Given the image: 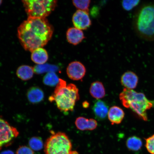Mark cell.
Returning <instances> with one entry per match:
<instances>
[{
	"mask_svg": "<svg viewBox=\"0 0 154 154\" xmlns=\"http://www.w3.org/2000/svg\"><path fill=\"white\" fill-rule=\"evenodd\" d=\"M53 26L47 19L28 17L18 28V36L21 45L30 52L43 48L52 36Z\"/></svg>",
	"mask_w": 154,
	"mask_h": 154,
	"instance_id": "obj_1",
	"label": "cell"
},
{
	"mask_svg": "<svg viewBox=\"0 0 154 154\" xmlns=\"http://www.w3.org/2000/svg\"><path fill=\"white\" fill-rule=\"evenodd\" d=\"M79 90L75 85L67 84L66 82L59 79L54 93L49 98L51 102L54 101L58 109L63 112L74 110L76 103L79 99Z\"/></svg>",
	"mask_w": 154,
	"mask_h": 154,
	"instance_id": "obj_2",
	"label": "cell"
},
{
	"mask_svg": "<svg viewBox=\"0 0 154 154\" xmlns=\"http://www.w3.org/2000/svg\"><path fill=\"white\" fill-rule=\"evenodd\" d=\"M120 99L125 107L132 109L142 120H148L147 111L154 105L144 94L125 88L120 94Z\"/></svg>",
	"mask_w": 154,
	"mask_h": 154,
	"instance_id": "obj_3",
	"label": "cell"
},
{
	"mask_svg": "<svg viewBox=\"0 0 154 154\" xmlns=\"http://www.w3.org/2000/svg\"><path fill=\"white\" fill-rule=\"evenodd\" d=\"M22 2L28 17L30 18H46L57 5L55 0H26Z\"/></svg>",
	"mask_w": 154,
	"mask_h": 154,
	"instance_id": "obj_4",
	"label": "cell"
},
{
	"mask_svg": "<svg viewBox=\"0 0 154 154\" xmlns=\"http://www.w3.org/2000/svg\"><path fill=\"white\" fill-rule=\"evenodd\" d=\"M45 154H70L72 144L64 133L58 132L51 135L44 145Z\"/></svg>",
	"mask_w": 154,
	"mask_h": 154,
	"instance_id": "obj_5",
	"label": "cell"
},
{
	"mask_svg": "<svg viewBox=\"0 0 154 154\" xmlns=\"http://www.w3.org/2000/svg\"><path fill=\"white\" fill-rule=\"evenodd\" d=\"M136 26L140 34L144 37L154 38V6H146L138 15Z\"/></svg>",
	"mask_w": 154,
	"mask_h": 154,
	"instance_id": "obj_6",
	"label": "cell"
},
{
	"mask_svg": "<svg viewBox=\"0 0 154 154\" xmlns=\"http://www.w3.org/2000/svg\"><path fill=\"white\" fill-rule=\"evenodd\" d=\"M19 132L16 128L0 117V150L7 147L18 137Z\"/></svg>",
	"mask_w": 154,
	"mask_h": 154,
	"instance_id": "obj_7",
	"label": "cell"
},
{
	"mask_svg": "<svg viewBox=\"0 0 154 154\" xmlns=\"http://www.w3.org/2000/svg\"><path fill=\"white\" fill-rule=\"evenodd\" d=\"M72 22L75 28L82 30L87 29L91 25L88 12L79 10L73 15Z\"/></svg>",
	"mask_w": 154,
	"mask_h": 154,
	"instance_id": "obj_8",
	"label": "cell"
},
{
	"mask_svg": "<svg viewBox=\"0 0 154 154\" xmlns=\"http://www.w3.org/2000/svg\"><path fill=\"white\" fill-rule=\"evenodd\" d=\"M67 76L73 80L82 79L85 76L86 69L82 63L78 61H73L68 65L66 69Z\"/></svg>",
	"mask_w": 154,
	"mask_h": 154,
	"instance_id": "obj_9",
	"label": "cell"
},
{
	"mask_svg": "<svg viewBox=\"0 0 154 154\" xmlns=\"http://www.w3.org/2000/svg\"><path fill=\"white\" fill-rule=\"evenodd\" d=\"M138 82V76L135 73L131 71L125 72L121 77V84L127 89L133 90L136 88Z\"/></svg>",
	"mask_w": 154,
	"mask_h": 154,
	"instance_id": "obj_10",
	"label": "cell"
},
{
	"mask_svg": "<svg viewBox=\"0 0 154 154\" xmlns=\"http://www.w3.org/2000/svg\"><path fill=\"white\" fill-rule=\"evenodd\" d=\"M92 110L97 120H104L109 112V107L105 102L100 100H97L94 103Z\"/></svg>",
	"mask_w": 154,
	"mask_h": 154,
	"instance_id": "obj_11",
	"label": "cell"
},
{
	"mask_svg": "<svg viewBox=\"0 0 154 154\" xmlns=\"http://www.w3.org/2000/svg\"><path fill=\"white\" fill-rule=\"evenodd\" d=\"M66 36L69 43L74 45H78L85 38L82 30L75 27L69 28L67 31Z\"/></svg>",
	"mask_w": 154,
	"mask_h": 154,
	"instance_id": "obj_12",
	"label": "cell"
},
{
	"mask_svg": "<svg viewBox=\"0 0 154 154\" xmlns=\"http://www.w3.org/2000/svg\"><path fill=\"white\" fill-rule=\"evenodd\" d=\"M77 128L81 131L93 130L97 128V121L94 119H88L84 117H78L75 122Z\"/></svg>",
	"mask_w": 154,
	"mask_h": 154,
	"instance_id": "obj_13",
	"label": "cell"
},
{
	"mask_svg": "<svg viewBox=\"0 0 154 154\" xmlns=\"http://www.w3.org/2000/svg\"><path fill=\"white\" fill-rule=\"evenodd\" d=\"M125 115L124 112L121 108L115 106L109 109L108 117L112 124H119L122 122Z\"/></svg>",
	"mask_w": 154,
	"mask_h": 154,
	"instance_id": "obj_14",
	"label": "cell"
},
{
	"mask_svg": "<svg viewBox=\"0 0 154 154\" xmlns=\"http://www.w3.org/2000/svg\"><path fill=\"white\" fill-rule=\"evenodd\" d=\"M31 53V59L34 63L38 65H42L47 62L49 57L48 54L43 48H37Z\"/></svg>",
	"mask_w": 154,
	"mask_h": 154,
	"instance_id": "obj_15",
	"label": "cell"
},
{
	"mask_svg": "<svg viewBox=\"0 0 154 154\" xmlns=\"http://www.w3.org/2000/svg\"><path fill=\"white\" fill-rule=\"evenodd\" d=\"M90 92L92 97L97 100L103 98L106 94L104 86L101 82L99 81L92 83L90 86Z\"/></svg>",
	"mask_w": 154,
	"mask_h": 154,
	"instance_id": "obj_16",
	"label": "cell"
},
{
	"mask_svg": "<svg viewBox=\"0 0 154 154\" xmlns=\"http://www.w3.org/2000/svg\"><path fill=\"white\" fill-rule=\"evenodd\" d=\"M34 73V68L28 65L19 66L17 71V75L21 80L26 81L31 79Z\"/></svg>",
	"mask_w": 154,
	"mask_h": 154,
	"instance_id": "obj_17",
	"label": "cell"
},
{
	"mask_svg": "<svg viewBox=\"0 0 154 154\" xmlns=\"http://www.w3.org/2000/svg\"><path fill=\"white\" fill-rule=\"evenodd\" d=\"M27 95L29 101L33 103H40L43 100L44 97L43 91L40 88L35 87L30 88Z\"/></svg>",
	"mask_w": 154,
	"mask_h": 154,
	"instance_id": "obj_18",
	"label": "cell"
},
{
	"mask_svg": "<svg viewBox=\"0 0 154 154\" xmlns=\"http://www.w3.org/2000/svg\"><path fill=\"white\" fill-rule=\"evenodd\" d=\"M126 145L130 151L137 152L141 149L142 146V140L136 136L130 137L127 139Z\"/></svg>",
	"mask_w": 154,
	"mask_h": 154,
	"instance_id": "obj_19",
	"label": "cell"
},
{
	"mask_svg": "<svg viewBox=\"0 0 154 154\" xmlns=\"http://www.w3.org/2000/svg\"><path fill=\"white\" fill-rule=\"evenodd\" d=\"M59 81V79L54 72H50L44 77L43 81L46 85L53 86H57Z\"/></svg>",
	"mask_w": 154,
	"mask_h": 154,
	"instance_id": "obj_20",
	"label": "cell"
},
{
	"mask_svg": "<svg viewBox=\"0 0 154 154\" xmlns=\"http://www.w3.org/2000/svg\"><path fill=\"white\" fill-rule=\"evenodd\" d=\"M29 147L33 151H38L43 149L44 144L42 140L39 137H32L29 141Z\"/></svg>",
	"mask_w": 154,
	"mask_h": 154,
	"instance_id": "obj_21",
	"label": "cell"
},
{
	"mask_svg": "<svg viewBox=\"0 0 154 154\" xmlns=\"http://www.w3.org/2000/svg\"><path fill=\"white\" fill-rule=\"evenodd\" d=\"M90 2L89 0H74L72 3L79 10L88 12Z\"/></svg>",
	"mask_w": 154,
	"mask_h": 154,
	"instance_id": "obj_22",
	"label": "cell"
},
{
	"mask_svg": "<svg viewBox=\"0 0 154 154\" xmlns=\"http://www.w3.org/2000/svg\"><path fill=\"white\" fill-rule=\"evenodd\" d=\"M140 1L138 0H132V1H129V0H125L122 2V6L124 9L127 11H130L133 9L134 7L137 5L139 3Z\"/></svg>",
	"mask_w": 154,
	"mask_h": 154,
	"instance_id": "obj_23",
	"label": "cell"
},
{
	"mask_svg": "<svg viewBox=\"0 0 154 154\" xmlns=\"http://www.w3.org/2000/svg\"><path fill=\"white\" fill-rule=\"evenodd\" d=\"M146 147L148 152L154 154V134L146 140Z\"/></svg>",
	"mask_w": 154,
	"mask_h": 154,
	"instance_id": "obj_24",
	"label": "cell"
},
{
	"mask_svg": "<svg viewBox=\"0 0 154 154\" xmlns=\"http://www.w3.org/2000/svg\"><path fill=\"white\" fill-rule=\"evenodd\" d=\"M16 154H34L33 150L26 146H21L16 152Z\"/></svg>",
	"mask_w": 154,
	"mask_h": 154,
	"instance_id": "obj_25",
	"label": "cell"
},
{
	"mask_svg": "<svg viewBox=\"0 0 154 154\" xmlns=\"http://www.w3.org/2000/svg\"><path fill=\"white\" fill-rule=\"evenodd\" d=\"M0 154H14V153L12 151L8 150L2 152Z\"/></svg>",
	"mask_w": 154,
	"mask_h": 154,
	"instance_id": "obj_26",
	"label": "cell"
},
{
	"mask_svg": "<svg viewBox=\"0 0 154 154\" xmlns=\"http://www.w3.org/2000/svg\"><path fill=\"white\" fill-rule=\"evenodd\" d=\"M88 103H86V102H85V103H83V106H85V107H87V106L88 107Z\"/></svg>",
	"mask_w": 154,
	"mask_h": 154,
	"instance_id": "obj_27",
	"label": "cell"
},
{
	"mask_svg": "<svg viewBox=\"0 0 154 154\" xmlns=\"http://www.w3.org/2000/svg\"><path fill=\"white\" fill-rule=\"evenodd\" d=\"M70 154H79L78 152L76 151H72Z\"/></svg>",
	"mask_w": 154,
	"mask_h": 154,
	"instance_id": "obj_28",
	"label": "cell"
},
{
	"mask_svg": "<svg viewBox=\"0 0 154 154\" xmlns=\"http://www.w3.org/2000/svg\"><path fill=\"white\" fill-rule=\"evenodd\" d=\"M2 1H1V0H0V5L2 4Z\"/></svg>",
	"mask_w": 154,
	"mask_h": 154,
	"instance_id": "obj_29",
	"label": "cell"
}]
</instances>
